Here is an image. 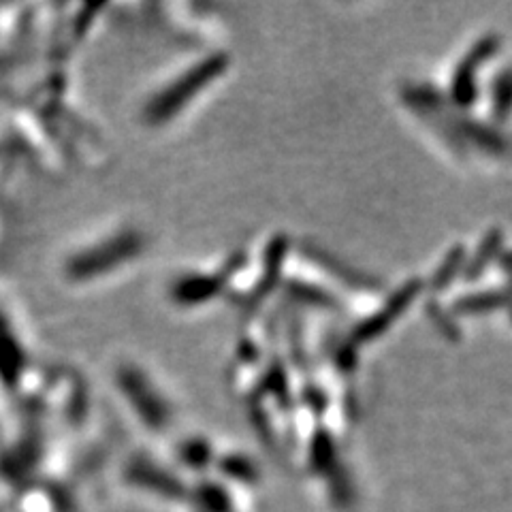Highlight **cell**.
<instances>
[{
  "instance_id": "8992f818",
  "label": "cell",
  "mask_w": 512,
  "mask_h": 512,
  "mask_svg": "<svg viewBox=\"0 0 512 512\" xmlns=\"http://www.w3.org/2000/svg\"><path fill=\"white\" fill-rule=\"evenodd\" d=\"M227 271H216L210 276H186L175 282L173 299L184 306H195V303L210 301L220 293V288L227 282Z\"/></svg>"
},
{
  "instance_id": "7a4b0ae2",
  "label": "cell",
  "mask_w": 512,
  "mask_h": 512,
  "mask_svg": "<svg viewBox=\"0 0 512 512\" xmlns=\"http://www.w3.org/2000/svg\"><path fill=\"white\" fill-rule=\"evenodd\" d=\"M141 250L143 237L135 231H122L101 244L75 254L67 265V276L73 280L99 278L107 274V271L133 261Z\"/></svg>"
},
{
  "instance_id": "9c48e42d",
  "label": "cell",
  "mask_w": 512,
  "mask_h": 512,
  "mask_svg": "<svg viewBox=\"0 0 512 512\" xmlns=\"http://www.w3.org/2000/svg\"><path fill=\"white\" fill-rule=\"evenodd\" d=\"M463 265H466V248L463 246H457V248H453L451 252L446 254V259H444V263L438 267V271H436V276H434V288H442V286H448L451 284L461 271H463Z\"/></svg>"
},
{
  "instance_id": "30bf717a",
  "label": "cell",
  "mask_w": 512,
  "mask_h": 512,
  "mask_svg": "<svg viewBox=\"0 0 512 512\" xmlns=\"http://www.w3.org/2000/svg\"><path fill=\"white\" fill-rule=\"evenodd\" d=\"M508 101H510V84H508V71H504L500 82L495 84V96H493V109L500 118H506L508 114Z\"/></svg>"
},
{
  "instance_id": "52a82bcc",
  "label": "cell",
  "mask_w": 512,
  "mask_h": 512,
  "mask_svg": "<svg viewBox=\"0 0 512 512\" xmlns=\"http://www.w3.org/2000/svg\"><path fill=\"white\" fill-rule=\"evenodd\" d=\"M506 306V293L502 288H491V291L483 293H472L466 297H459L453 303V312L463 314V316H476V314H487L498 308Z\"/></svg>"
},
{
  "instance_id": "5b68a950",
  "label": "cell",
  "mask_w": 512,
  "mask_h": 512,
  "mask_svg": "<svg viewBox=\"0 0 512 512\" xmlns=\"http://www.w3.org/2000/svg\"><path fill=\"white\" fill-rule=\"evenodd\" d=\"M495 50H498V37H485L483 41H478L470 54L463 58V62H459V67L453 75L451 82V99L461 105V107H470L476 96H478V88H476V69L483 64Z\"/></svg>"
},
{
  "instance_id": "6da1fadb",
  "label": "cell",
  "mask_w": 512,
  "mask_h": 512,
  "mask_svg": "<svg viewBox=\"0 0 512 512\" xmlns=\"http://www.w3.org/2000/svg\"><path fill=\"white\" fill-rule=\"evenodd\" d=\"M229 67L227 54H212L197 64H192L173 84L160 90L146 105V120L150 124H165L175 114L195 99V96L210 86Z\"/></svg>"
},
{
  "instance_id": "ba28073f",
  "label": "cell",
  "mask_w": 512,
  "mask_h": 512,
  "mask_svg": "<svg viewBox=\"0 0 512 512\" xmlns=\"http://www.w3.org/2000/svg\"><path fill=\"white\" fill-rule=\"evenodd\" d=\"M500 246H502V231L493 229L483 239V244H480V250L474 254V259L466 267H463V271H466V278L474 280L476 276H480V271H483L495 259V256H498Z\"/></svg>"
},
{
  "instance_id": "3957f363",
  "label": "cell",
  "mask_w": 512,
  "mask_h": 512,
  "mask_svg": "<svg viewBox=\"0 0 512 512\" xmlns=\"http://www.w3.org/2000/svg\"><path fill=\"white\" fill-rule=\"evenodd\" d=\"M421 291H423L421 280H410L402 288H397L395 295H391L387 301H384V306L378 312L367 316L363 323L355 329V333H352V342L365 344V342L378 338V335L387 331L395 323V320L412 306L416 297L421 295Z\"/></svg>"
},
{
  "instance_id": "277c9868",
  "label": "cell",
  "mask_w": 512,
  "mask_h": 512,
  "mask_svg": "<svg viewBox=\"0 0 512 512\" xmlns=\"http://www.w3.org/2000/svg\"><path fill=\"white\" fill-rule=\"evenodd\" d=\"M120 387L128 402L141 414V419L150 425H165L169 416V406L158 391L152 387V382L146 374L135 370V367H124L118 376Z\"/></svg>"
}]
</instances>
